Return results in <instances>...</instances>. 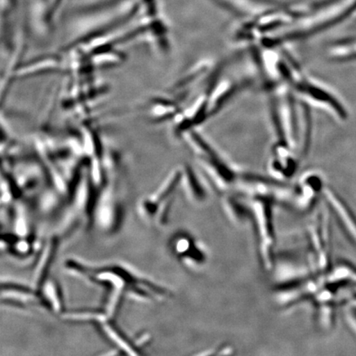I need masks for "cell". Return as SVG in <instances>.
I'll return each mask as SVG.
<instances>
[{
	"label": "cell",
	"mask_w": 356,
	"mask_h": 356,
	"mask_svg": "<svg viewBox=\"0 0 356 356\" xmlns=\"http://www.w3.org/2000/svg\"><path fill=\"white\" fill-rule=\"evenodd\" d=\"M44 295L47 298L49 305H51L52 309L56 313H60L62 309V300L59 289H58L56 283L52 280H48L44 284Z\"/></svg>",
	"instance_id": "obj_10"
},
{
	"label": "cell",
	"mask_w": 356,
	"mask_h": 356,
	"mask_svg": "<svg viewBox=\"0 0 356 356\" xmlns=\"http://www.w3.org/2000/svg\"><path fill=\"white\" fill-rule=\"evenodd\" d=\"M55 242L48 243V245L43 251L42 257L40 260V264L38 266L35 273V282L37 286L41 284L44 280V275L47 273L48 267L50 266L52 254L55 251Z\"/></svg>",
	"instance_id": "obj_8"
},
{
	"label": "cell",
	"mask_w": 356,
	"mask_h": 356,
	"mask_svg": "<svg viewBox=\"0 0 356 356\" xmlns=\"http://www.w3.org/2000/svg\"><path fill=\"white\" fill-rule=\"evenodd\" d=\"M234 348L229 345H222L212 350H207L206 353H200L202 355H229L234 353Z\"/></svg>",
	"instance_id": "obj_13"
},
{
	"label": "cell",
	"mask_w": 356,
	"mask_h": 356,
	"mask_svg": "<svg viewBox=\"0 0 356 356\" xmlns=\"http://www.w3.org/2000/svg\"><path fill=\"white\" fill-rule=\"evenodd\" d=\"M345 314L347 321L356 332V301L347 302L345 304Z\"/></svg>",
	"instance_id": "obj_12"
},
{
	"label": "cell",
	"mask_w": 356,
	"mask_h": 356,
	"mask_svg": "<svg viewBox=\"0 0 356 356\" xmlns=\"http://www.w3.org/2000/svg\"><path fill=\"white\" fill-rule=\"evenodd\" d=\"M118 209L113 200H111V194L106 193L102 195L99 206L96 211L95 220L97 225L102 229L108 230L113 227L117 220Z\"/></svg>",
	"instance_id": "obj_7"
},
{
	"label": "cell",
	"mask_w": 356,
	"mask_h": 356,
	"mask_svg": "<svg viewBox=\"0 0 356 356\" xmlns=\"http://www.w3.org/2000/svg\"><path fill=\"white\" fill-rule=\"evenodd\" d=\"M323 182L316 175H309L302 180L296 198L298 211L308 212L314 209L321 195H324Z\"/></svg>",
	"instance_id": "obj_5"
},
{
	"label": "cell",
	"mask_w": 356,
	"mask_h": 356,
	"mask_svg": "<svg viewBox=\"0 0 356 356\" xmlns=\"http://www.w3.org/2000/svg\"><path fill=\"white\" fill-rule=\"evenodd\" d=\"M328 208L319 209L308 229V262L314 275L327 274L332 269L331 232Z\"/></svg>",
	"instance_id": "obj_2"
},
{
	"label": "cell",
	"mask_w": 356,
	"mask_h": 356,
	"mask_svg": "<svg viewBox=\"0 0 356 356\" xmlns=\"http://www.w3.org/2000/svg\"><path fill=\"white\" fill-rule=\"evenodd\" d=\"M222 211L233 225L238 227L246 226L252 222V215L249 204H245L238 197L226 195L221 200Z\"/></svg>",
	"instance_id": "obj_6"
},
{
	"label": "cell",
	"mask_w": 356,
	"mask_h": 356,
	"mask_svg": "<svg viewBox=\"0 0 356 356\" xmlns=\"http://www.w3.org/2000/svg\"><path fill=\"white\" fill-rule=\"evenodd\" d=\"M15 230L21 237H24L29 232L28 219H26L24 209L22 207L17 209V211Z\"/></svg>",
	"instance_id": "obj_11"
},
{
	"label": "cell",
	"mask_w": 356,
	"mask_h": 356,
	"mask_svg": "<svg viewBox=\"0 0 356 356\" xmlns=\"http://www.w3.org/2000/svg\"><path fill=\"white\" fill-rule=\"evenodd\" d=\"M171 249L186 268L193 271L202 270L207 266L209 255L204 245L193 236L181 233L172 238Z\"/></svg>",
	"instance_id": "obj_3"
},
{
	"label": "cell",
	"mask_w": 356,
	"mask_h": 356,
	"mask_svg": "<svg viewBox=\"0 0 356 356\" xmlns=\"http://www.w3.org/2000/svg\"><path fill=\"white\" fill-rule=\"evenodd\" d=\"M102 329H104L105 334L109 337V339L113 341L114 343L122 350L127 351V353L130 355H138V353H136L133 346L129 344L127 339H124L122 334L118 332L117 329L114 327L104 323V326H102Z\"/></svg>",
	"instance_id": "obj_9"
},
{
	"label": "cell",
	"mask_w": 356,
	"mask_h": 356,
	"mask_svg": "<svg viewBox=\"0 0 356 356\" xmlns=\"http://www.w3.org/2000/svg\"><path fill=\"white\" fill-rule=\"evenodd\" d=\"M253 228H254L257 255L260 264L266 271L273 270L275 258V229L274 207L277 203L264 198L249 199Z\"/></svg>",
	"instance_id": "obj_1"
},
{
	"label": "cell",
	"mask_w": 356,
	"mask_h": 356,
	"mask_svg": "<svg viewBox=\"0 0 356 356\" xmlns=\"http://www.w3.org/2000/svg\"><path fill=\"white\" fill-rule=\"evenodd\" d=\"M329 211L336 218L349 241L356 247V213L339 195L330 188L324 191Z\"/></svg>",
	"instance_id": "obj_4"
}]
</instances>
